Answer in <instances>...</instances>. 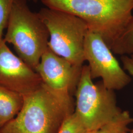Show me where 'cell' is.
<instances>
[{
    "label": "cell",
    "mask_w": 133,
    "mask_h": 133,
    "mask_svg": "<svg viewBox=\"0 0 133 133\" xmlns=\"http://www.w3.org/2000/svg\"><path fill=\"white\" fill-rule=\"evenodd\" d=\"M23 97L18 114L0 129L1 133H58L65 119L75 111L72 95L55 91L43 83Z\"/></svg>",
    "instance_id": "6da1fadb"
},
{
    "label": "cell",
    "mask_w": 133,
    "mask_h": 133,
    "mask_svg": "<svg viewBox=\"0 0 133 133\" xmlns=\"http://www.w3.org/2000/svg\"><path fill=\"white\" fill-rule=\"evenodd\" d=\"M48 8L84 20L111 48L133 18V0H40Z\"/></svg>",
    "instance_id": "7a4b0ae2"
},
{
    "label": "cell",
    "mask_w": 133,
    "mask_h": 133,
    "mask_svg": "<svg viewBox=\"0 0 133 133\" xmlns=\"http://www.w3.org/2000/svg\"><path fill=\"white\" fill-rule=\"evenodd\" d=\"M27 0H16L4 39L13 45L18 57L35 70L48 49L49 33L38 13L29 9Z\"/></svg>",
    "instance_id": "3957f363"
},
{
    "label": "cell",
    "mask_w": 133,
    "mask_h": 133,
    "mask_svg": "<svg viewBox=\"0 0 133 133\" xmlns=\"http://www.w3.org/2000/svg\"><path fill=\"white\" fill-rule=\"evenodd\" d=\"M38 13L49 33L48 47L72 65L83 66L85 39L89 31L85 22L74 14L46 7Z\"/></svg>",
    "instance_id": "277c9868"
},
{
    "label": "cell",
    "mask_w": 133,
    "mask_h": 133,
    "mask_svg": "<svg viewBox=\"0 0 133 133\" xmlns=\"http://www.w3.org/2000/svg\"><path fill=\"white\" fill-rule=\"evenodd\" d=\"M75 95L74 112L88 132L97 131L123 111L117 105L114 91L102 82H93L88 65L82 66Z\"/></svg>",
    "instance_id": "5b68a950"
},
{
    "label": "cell",
    "mask_w": 133,
    "mask_h": 133,
    "mask_svg": "<svg viewBox=\"0 0 133 133\" xmlns=\"http://www.w3.org/2000/svg\"><path fill=\"white\" fill-rule=\"evenodd\" d=\"M99 35L88 31L84 43L85 60L92 79L101 78L106 88L119 90L128 85L131 78L114 57Z\"/></svg>",
    "instance_id": "8992f818"
},
{
    "label": "cell",
    "mask_w": 133,
    "mask_h": 133,
    "mask_svg": "<svg viewBox=\"0 0 133 133\" xmlns=\"http://www.w3.org/2000/svg\"><path fill=\"white\" fill-rule=\"evenodd\" d=\"M43 81L38 74L12 52L4 38L0 41V86L23 96L33 92Z\"/></svg>",
    "instance_id": "52a82bcc"
},
{
    "label": "cell",
    "mask_w": 133,
    "mask_h": 133,
    "mask_svg": "<svg viewBox=\"0 0 133 133\" xmlns=\"http://www.w3.org/2000/svg\"><path fill=\"white\" fill-rule=\"evenodd\" d=\"M82 66L72 65L48 47L35 71L41 77L43 83L50 89L72 95V92L76 90Z\"/></svg>",
    "instance_id": "ba28073f"
},
{
    "label": "cell",
    "mask_w": 133,
    "mask_h": 133,
    "mask_svg": "<svg viewBox=\"0 0 133 133\" xmlns=\"http://www.w3.org/2000/svg\"><path fill=\"white\" fill-rule=\"evenodd\" d=\"M23 103V95L0 86V129L14 119Z\"/></svg>",
    "instance_id": "9c48e42d"
},
{
    "label": "cell",
    "mask_w": 133,
    "mask_h": 133,
    "mask_svg": "<svg viewBox=\"0 0 133 133\" xmlns=\"http://www.w3.org/2000/svg\"><path fill=\"white\" fill-rule=\"evenodd\" d=\"M133 123V117L127 110H123L118 116L95 133H129V126Z\"/></svg>",
    "instance_id": "30bf717a"
},
{
    "label": "cell",
    "mask_w": 133,
    "mask_h": 133,
    "mask_svg": "<svg viewBox=\"0 0 133 133\" xmlns=\"http://www.w3.org/2000/svg\"><path fill=\"white\" fill-rule=\"evenodd\" d=\"M111 50L114 54L121 56L133 54V17Z\"/></svg>",
    "instance_id": "8fae6325"
},
{
    "label": "cell",
    "mask_w": 133,
    "mask_h": 133,
    "mask_svg": "<svg viewBox=\"0 0 133 133\" xmlns=\"http://www.w3.org/2000/svg\"><path fill=\"white\" fill-rule=\"evenodd\" d=\"M85 127L74 112L63 122L58 133H88Z\"/></svg>",
    "instance_id": "7c38bea8"
},
{
    "label": "cell",
    "mask_w": 133,
    "mask_h": 133,
    "mask_svg": "<svg viewBox=\"0 0 133 133\" xmlns=\"http://www.w3.org/2000/svg\"><path fill=\"white\" fill-rule=\"evenodd\" d=\"M16 0H0V41L6 28L10 15Z\"/></svg>",
    "instance_id": "4fadbf2b"
},
{
    "label": "cell",
    "mask_w": 133,
    "mask_h": 133,
    "mask_svg": "<svg viewBox=\"0 0 133 133\" xmlns=\"http://www.w3.org/2000/svg\"><path fill=\"white\" fill-rule=\"evenodd\" d=\"M123 68L133 77V53L130 55H123L121 57Z\"/></svg>",
    "instance_id": "5bb4252c"
},
{
    "label": "cell",
    "mask_w": 133,
    "mask_h": 133,
    "mask_svg": "<svg viewBox=\"0 0 133 133\" xmlns=\"http://www.w3.org/2000/svg\"><path fill=\"white\" fill-rule=\"evenodd\" d=\"M129 133H133V129L131 130H130V131Z\"/></svg>",
    "instance_id": "9a60e30c"
},
{
    "label": "cell",
    "mask_w": 133,
    "mask_h": 133,
    "mask_svg": "<svg viewBox=\"0 0 133 133\" xmlns=\"http://www.w3.org/2000/svg\"><path fill=\"white\" fill-rule=\"evenodd\" d=\"M28 1H32L34 2H37L38 0H28Z\"/></svg>",
    "instance_id": "2e32d148"
},
{
    "label": "cell",
    "mask_w": 133,
    "mask_h": 133,
    "mask_svg": "<svg viewBox=\"0 0 133 133\" xmlns=\"http://www.w3.org/2000/svg\"><path fill=\"white\" fill-rule=\"evenodd\" d=\"M95 131H91V132H89L88 133H95Z\"/></svg>",
    "instance_id": "e0dca14e"
},
{
    "label": "cell",
    "mask_w": 133,
    "mask_h": 133,
    "mask_svg": "<svg viewBox=\"0 0 133 133\" xmlns=\"http://www.w3.org/2000/svg\"><path fill=\"white\" fill-rule=\"evenodd\" d=\"M0 133H1V132H0Z\"/></svg>",
    "instance_id": "ac0fdd59"
}]
</instances>
